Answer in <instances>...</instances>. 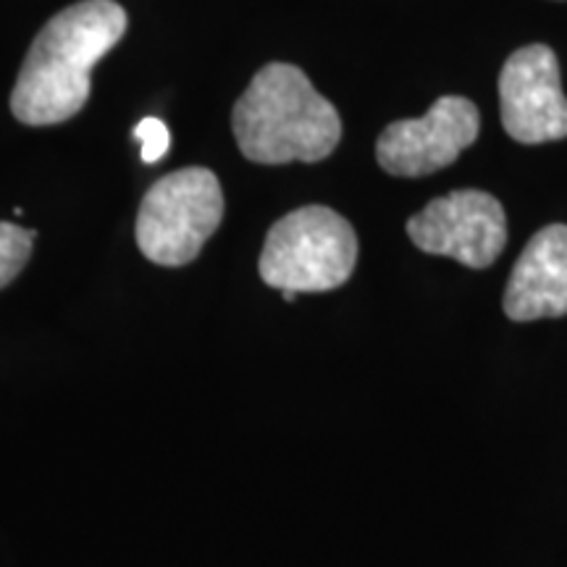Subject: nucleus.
I'll return each mask as SVG.
<instances>
[{
	"label": "nucleus",
	"mask_w": 567,
	"mask_h": 567,
	"mask_svg": "<svg viewBox=\"0 0 567 567\" xmlns=\"http://www.w3.org/2000/svg\"><path fill=\"white\" fill-rule=\"evenodd\" d=\"M358 264L352 224L326 205H308L279 218L266 234L258 271L279 292H331Z\"/></svg>",
	"instance_id": "obj_3"
},
{
	"label": "nucleus",
	"mask_w": 567,
	"mask_h": 567,
	"mask_svg": "<svg viewBox=\"0 0 567 567\" xmlns=\"http://www.w3.org/2000/svg\"><path fill=\"white\" fill-rule=\"evenodd\" d=\"M281 297H284V300H287V302H295V300H297V292H281Z\"/></svg>",
	"instance_id": "obj_11"
},
{
	"label": "nucleus",
	"mask_w": 567,
	"mask_h": 567,
	"mask_svg": "<svg viewBox=\"0 0 567 567\" xmlns=\"http://www.w3.org/2000/svg\"><path fill=\"white\" fill-rule=\"evenodd\" d=\"M417 250L444 255L467 268H488L507 245V216L494 195L457 189L431 200L408 221Z\"/></svg>",
	"instance_id": "obj_5"
},
{
	"label": "nucleus",
	"mask_w": 567,
	"mask_h": 567,
	"mask_svg": "<svg viewBox=\"0 0 567 567\" xmlns=\"http://www.w3.org/2000/svg\"><path fill=\"white\" fill-rule=\"evenodd\" d=\"M134 137H137L142 145V161L155 163L168 153V140H172V134H168L166 124H163L161 118L147 116L134 126Z\"/></svg>",
	"instance_id": "obj_10"
},
{
	"label": "nucleus",
	"mask_w": 567,
	"mask_h": 567,
	"mask_svg": "<svg viewBox=\"0 0 567 567\" xmlns=\"http://www.w3.org/2000/svg\"><path fill=\"white\" fill-rule=\"evenodd\" d=\"M126 32V11L116 0H82L69 6L34 38L11 111L21 124L53 126L74 118L90 97V74Z\"/></svg>",
	"instance_id": "obj_1"
},
{
	"label": "nucleus",
	"mask_w": 567,
	"mask_h": 567,
	"mask_svg": "<svg viewBox=\"0 0 567 567\" xmlns=\"http://www.w3.org/2000/svg\"><path fill=\"white\" fill-rule=\"evenodd\" d=\"M499 113L505 132L520 145L567 137V97L549 45H526L509 55L499 74Z\"/></svg>",
	"instance_id": "obj_7"
},
{
	"label": "nucleus",
	"mask_w": 567,
	"mask_h": 567,
	"mask_svg": "<svg viewBox=\"0 0 567 567\" xmlns=\"http://www.w3.org/2000/svg\"><path fill=\"white\" fill-rule=\"evenodd\" d=\"M231 126L245 158L264 166L318 163L342 140L337 109L292 63H268L252 76L234 105Z\"/></svg>",
	"instance_id": "obj_2"
},
{
	"label": "nucleus",
	"mask_w": 567,
	"mask_h": 567,
	"mask_svg": "<svg viewBox=\"0 0 567 567\" xmlns=\"http://www.w3.org/2000/svg\"><path fill=\"white\" fill-rule=\"evenodd\" d=\"M224 218V193L208 168L189 166L163 176L147 189L137 213V245L151 264L187 266L216 234Z\"/></svg>",
	"instance_id": "obj_4"
},
{
	"label": "nucleus",
	"mask_w": 567,
	"mask_h": 567,
	"mask_svg": "<svg viewBox=\"0 0 567 567\" xmlns=\"http://www.w3.org/2000/svg\"><path fill=\"white\" fill-rule=\"evenodd\" d=\"M481 116L467 97L444 95L421 118L389 124L375 142V161L386 174L417 179L452 166L478 140Z\"/></svg>",
	"instance_id": "obj_6"
},
{
	"label": "nucleus",
	"mask_w": 567,
	"mask_h": 567,
	"mask_svg": "<svg viewBox=\"0 0 567 567\" xmlns=\"http://www.w3.org/2000/svg\"><path fill=\"white\" fill-rule=\"evenodd\" d=\"M32 229H24L19 224L0 221V289L9 287V284L21 274V268L27 266L32 255L34 243Z\"/></svg>",
	"instance_id": "obj_9"
},
{
	"label": "nucleus",
	"mask_w": 567,
	"mask_h": 567,
	"mask_svg": "<svg viewBox=\"0 0 567 567\" xmlns=\"http://www.w3.org/2000/svg\"><path fill=\"white\" fill-rule=\"evenodd\" d=\"M509 321L567 316V226L551 224L534 234L509 274L505 292Z\"/></svg>",
	"instance_id": "obj_8"
}]
</instances>
